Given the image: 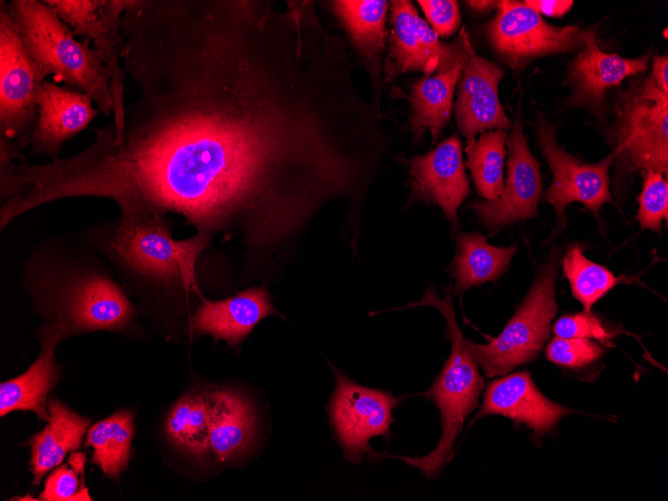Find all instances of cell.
I'll list each match as a JSON object with an SVG mask.
<instances>
[{
	"label": "cell",
	"instance_id": "obj_16",
	"mask_svg": "<svg viewBox=\"0 0 668 501\" xmlns=\"http://www.w3.org/2000/svg\"><path fill=\"white\" fill-rule=\"evenodd\" d=\"M92 103L84 92L45 80L37 98L38 116L29 143L32 152L58 159L63 144L98 115Z\"/></svg>",
	"mask_w": 668,
	"mask_h": 501
},
{
	"label": "cell",
	"instance_id": "obj_26",
	"mask_svg": "<svg viewBox=\"0 0 668 501\" xmlns=\"http://www.w3.org/2000/svg\"><path fill=\"white\" fill-rule=\"evenodd\" d=\"M211 424L210 392L191 393L180 397L172 406L165 421V432L174 447L200 457L210 451Z\"/></svg>",
	"mask_w": 668,
	"mask_h": 501
},
{
	"label": "cell",
	"instance_id": "obj_10",
	"mask_svg": "<svg viewBox=\"0 0 668 501\" xmlns=\"http://www.w3.org/2000/svg\"><path fill=\"white\" fill-rule=\"evenodd\" d=\"M46 2L72 29L75 36H82L93 42V49L110 79L114 109L112 122L108 125L114 131H120L125 114L122 17L132 0H47Z\"/></svg>",
	"mask_w": 668,
	"mask_h": 501
},
{
	"label": "cell",
	"instance_id": "obj_33",
	"mask_svg": "<svg viewBox=\"0 0 668 501\" xmlns=\"http://www.w3.org/2000/svg\"><path fill=\"white\" fill-rule=\"evenodd\" d=\"M553 332L561 338L596 339L606 347L612 346L614 335L591 311L561 316L553 325Z\"/></svg>",
	"mask_w": 668,
	"mask_h": 501
},
{
	"label": "cell",
	"instance_id": "obj_28",
	"mask_svg": "<svg viewBox=\"0 0 668 501\" xmlns=\"http://www.w3.org/2000/svg\"><path fill=\"white\" fill-rule=\"evenodd\" d=\"M507 131L482 132L478 139L467 140L466 166L470 170L477 192L485 200L496 199L504 184V158Z\"/></svg>",
	"mask_w": 668,
	"mask_h": 501
},
{
	"label": "cell",
	"instance_id": "obj_2",
	"mask_svg": "<svg viewBox=\"0 0 668 501\" xmlns=\"http://www.w3.org/2000/svg\"><path fill=\"white\" fill-rule=\"evenodd\" d=\"M422 305L434 307L443 315L451 342L449 358L427 392L440 411L442 435L430 453L422 457L397 458L419 469L425 477L433 478L447 463L466 418L477 408L484 380L456 320L450 289L440 297L430 285L422 299L408 304L407 308Z\"/></svg>",
	"mask_w": 668,
	"mask_h": 501
},
{
	"label": "cell",
	"instance_id": "obj_1",
	"mask_svg": "<svg viewBox=\"0 0 668 501\" xmlns=\"http://www.w3.org/2000/svg\"><path fill=\"white\" fill-rule=\"evenodd\" d=\"M42 77L91 96L105 116L113 113L110 79L89 40L78 41L72 29L46 2L1 1Z\"/></svg>",
	"mask_w": 668,
	"mask_h": 501
},
{
	"label": "cell",
	"instance_id": "obj_38",
	"mask_svg": "<svg viewBox=\"0 0 668 501\" xmlns=\"http://www.w3.org/2000/svg\"><path fill=\"white\" fill-rule=\"evenodd\" d=\"M6 161L8 162V161H12V160H2V161H0V165L4 164ZM4 200L5 199H3L1 197V202H3ZM0 225H1V229H3L7 225V223H4L3 220L1 219V215H0Z\"/></svg>",
	"mask_w": 668,
	"mask_h": 501
},
{
	"label": "cell",
	"instance_id": "obj_21",
	"mask_svg": "<svg viewBox=\"0 0 668 501\" xmlns=\"http://www.w3.org/2000/svg\"><path fill=\"white\" fill-rule=\"evenodd\" d=\"M41 334L42 348L34 363L21 375L0 385L1 417L13 411H32L41 420L49 419L47 395L60 376L54 349L67 335L53 324Z\"/></svg>",
	"mask_w": 668,
	"mask_h": 501
},
{
	"label": "cell",
	"instance_id": "obj_8",
	"mask_svg": "<svg viewBox=\"0 0 668 501\" xmlns=\"http://www.w3.org/2000/svg\"><path fill=\"white\" fill-rule=\"evenodd\" d=\"M389 9L391 32L383 63L384 82L410 71L429 76L441 67L468 61L470 40L464 28L453 42L444 43L411 1L392 0Z\"/></svg>",
	"mask_w": 668,
	"mask_h": 501
},
{
	"label": "cell",
	"instance_id": "obj_31",
	"mask_svg": "<svg viewBox=\"0 0 668 501\" xmlns=\"http://www.w3.org/2000/svg\"><path fill=\"white\" fill-rule=\"evenodd\" d=\"M85 458L82 454L72 455V465L57 467L46 479L44 490L40 495L41 500L64 501V500H91L87 488L79 480L83 474Z\"/></svg>",
	"mask_w": 668,
	"mask_h": 501
},
{
	"label": "cell",
	"instance_id": "obj_7",
	"mask_svg": "<svg viewBox=\"0 0 668 501\" xmlns=\"http://www.w3.org/2000/svg\"><path fill=\"white\" fill-rule=\"evenodd\" d=\"M485 33L502 60L519 71L533 59L579 51L596 34V27L555 26L525 2L503 0L486 24Z\"/></svg>",
	"mask_w": 668,
	"mask_h": 501
},
{
	"label": "cell",
	"instance_id": "obj_9",
	"mask_svg": "<svg viewBox=\"0 0 668 501\" xmlns=\"http://www.w3.org/2000/svg\"><path fill=\"white\" fill-rule=\"evenodd\" d=\"M556 128L557 125L549 123L542 115H538L534 123L539 148L553 175L552 183L544 193L557 217L550 239L564 228L566 207L572 202L583 204L595 214L603 204H614L609 189V169L614 161L613 154L593 164L582 163L558 144Z\"/></svg>",
	"mask_w": 668,
	"mask_h": 501
},
{
	"label": "cell",
	"instance_id": "obj_11",
	"mask_svg": "<svg viewBox=\"0 0 668 501\" xmlns=\"http://www.w3.org/2000/svg\"><path fill=\"white\" fill-rule=\"evenodd\" d=\"M331 367L335 374V389L329 413L346 458L358 463L367 455L371 458L381 455L370 448V439L389 437L392 410L401 399L386 391L362 386Z\"/></svg>",
	"mask_w": 668,
	"mask_h": 501
},
{
	"label": "cell",
	"instance_id": "obj_12",
	"mask_svg": "<svg viewBox=\"0 0 668 501\" xmlns=\"http://www.w3.org/2000/svg\"><path fill=\"white\" fill-rule=\"evenodd\" d=\"M70 275V274H69ZM56 295V318L52 324L68 335L124 330L135 310L121 287L108 276L94 271L67 276Z\"/></svg>",
	"mask_w": 668,
	"mask_h": 501
},
{
	"label": "cell",
	"instance_id": "obj_23",
	"mask_svg": "<svg viewBox=\"0 0 668 501\" xmlns=\"http://www.w3.org/2000/svg\"><path fill=\"white\" fill-rule=\"evenodd\" d=\"M466 64L441 67L413 84L409 96V127L414 142L421 141L426 131L433 144L439 139L449 123L454 89Z\"/></svg>",
	"mask_w": 668,
	"mask_h": 501
},
{
	"label": "cell",
	"instance_id": "obj_25",
	"mask_svg": "<svg viewBox=\"0 0 668 501\" xmlns=\"http://www.w3.org/2000/svg\"><path fill=\"white\" fill-rule=\"evenodd\" d=\"M456 242V255L452 264L455 294H461L476 285L497 281L508 269L517 251V244L496 247L487 242L486 236L477 232L459 233Z\"/></svg>",
	"mask_w": 668,
	"mask_h": 501
},
{
	"label": "cell",
	"instance_id": "obj_32",
	"mask_svg": "<svg viewBox=\"0 0 668 501\" xmlns=\"http://www.w3.org/2000/svg\"><path fill=\"white\" fill-rule=\"evenodd\" d=\"M603 354V349L590 339L561 338L552 339L546 348V357L551 362L579 368L592 363Z\"/></svg>",
	"mask_w": 668,
	"mask_h": 501
},
{
	"label": "cell",
	"instance_id": "obj_35",
	"mask_svg": "<svg viewBox=\"0 0 668 501\" xmlns=\"http://www.w3.org/2000/svg\"><path fill=\"white\" fill-rule=\"evenodd\" d=\"M524 2L537 13L556 18L566 14L574 4L571 0H526Z\"/></svg>",
	"mask_w": 668,
	"mask_h": 501
},
{
	"label": "cell",
	"instance_id": "obj_14",
	"mask_svg": "<svg viewBox=\"0 0 668 501\" xmlns=\"http://www.w3.org/2000/svg\"><path fill=\"white\" fill-rule=\"evenodd\" d=\"M410 195L408 203L423 201L439 206L454 231L458 209L470 194L465 173L462 142L456 133L423 155L407 160Z\"/></svg>",
	"mask_w": 668,
	"mask_h": 501
},
{
	"label": "cell",
	"instance_id": "obj_3",
	"mask_svg": "<svg viewBox=\"0 0 668 501\" xmlns=\"http://www.w3.org/2000/svg\"><path fill=\"white\" fill-rule=\"evenodd\" d=\"M616 174L636 170L668 171V94L651 73L634 78L617 93L614 118L607 131Z\"/></svg>",
	"mask_w": 668,
	"mask_h": 501
},
{
	"label": "cell",
	"instance_id": "obj_30",
	"mask_svg": "<svg viewBox=\"0 0 668 501\" xmlns=\"http://www.w3.org/2000/svg\"><path fill=\"white\" fill-rule=\"evenodd\" d=\"M643 189L638 197L637 221L642 229L659 232L668 218V182L662 173L646 170Z\"/></svg>",
	"mask_w": 668,
	"mask_h": 501
},
{
	"label": "cell",
	"instance_id": "obj_17",
	"mask_svg": "<svg viewBox=\"0 0 668 501\" xmlns=\"http://www.w3.org/2000/svg\"><path fill=\"white\" fill-rule=\"evenodd\" d=\"M327 6L343 28L364 66L371 85L372 101L381 106L384 85L383 55L386 45L387 0H332Z\"/></svg>",
	"mask_w": 668,
	"mask_h": 501
},
{
	"label": "cell",
	"instance_id": "obj_5",
	"mask_svg": "<svg viewBox=\"0 0 668 501\" xmlns=\"http://www.w3.org/2000/svg\"><path fill=\"white\" fill-rule=\"evenodd\" d=\"M559 259L560 250L554 247L523 302L497 337L487 344L465 339L472 358L487 377L506 375L539 355L557 313Z\"/></svg>",
	"mask_w": 668,
	"mask_h": 501
},
{
	"label": "cell",
	"instance_id": "obj_6",
	"mask_svg": "<svg viewBox=\"0 0 668 501\" xmlns=\"http://www.w3.org/2000/svg\"><path fill=\"white\" fill-rule=\"evenodd\" d=\"M45 79L0 4V155L16 160L29 145Z\"/></svg>",
	"mask_w": 668,
	"mask_h": 501
},
{
	"label": "cell",
	"instance_id": "obj_22",
	"mask_svg": "<svg viewBox=\"0 0 668 501\" xmlns=\"http://www.w3.org/2000/svg\"><path fill=\"white\" fill-rule=\"evenodd\" d=\"M210 397V452L221 463L234 462L245 456L253 446L254 409L251 402L238 391L216 389L210 391Z\"/></svg>",
	"mask_w": 668,
	"mask_h": 501
},
{
	"label": "cell",
	"instance_id": "obj_18",
	"mask_svg": "<svg viewBox=\"0 0 668 501\" xmlns=\"http://www.w3.org/2000/svg\"><path fill=\"white\" fill-rule=\"evenodd\" d=\"M569 413L572 410L547 399L530 374L523 371L491 381L474 419L490 414L502 415L525 424L537 434H543L550 432Z\"/></svg>",
	"mask_w": 668,
	"mask_h": 501
},
{
	"label": "cell",
	"instance_id": "obj_20",
	"mask_svg": "<svg viewBox=\"0 0 668 501\" xmlns=\"http://www.w3.org/2000/svg\"><path fill=\"white\" fill-rule=\"evenodd\" d=\"M277 314L267 290L255 287L222 300L201 298L190 320L191 330L229 345L242 342L264 318Z\"/></svg>",
	"mask_w": 668,
	"mask_h": 501
},
{
	"label": "cell",
	"instance_id": "obj_4",
	"mask_svg": "<svg viewBox=\"0 0 668 501\" xmlns=\"http://www.w3.org/2000/svg\"><path fill=\"white\" fill-rule=\"evenodd\" d=\"M211 237L197 232L191 238L175 240L166 216L122 212L109 251L133 272L166 283L179 281L185 291L202 297L195 280V263Z\"/></svg>",
	"mask_w": 668,
	"mask_h": 501
},
{
	"label": "cell",
	"instance_id": "obj_19",
	"mask_svg": "<svg viewBox=\"0 0 668 501\" xmlns=\"http://www.w3.org/2000/svg\"><path fill=\"white\" fill-rule=\"evenodd\" d=\"M650 55L624 58L606 53L597 46L595 34L590 36L568 64L566 80L572 91L570 102L599 108L609 88L648 69Z\"/></svg>",
	"mask_w": 668,
	"mask_h": 501
},
{
	"label": "cell",
	"instance_id": "obj_34",
	"mask_svg": "<svg viewBox=\"0 0 668 501\" xmlns=\"http://www.w3.org/2000/svg\"><path fill=\"white\" fill-rule=\"evenodd\" d=\"M431 28L438 37H449L459 27L461 14L455 0H418Z\"/></svg>",
	"mask_w": 668,
	"mask_h": 501
},
{
	"label": "cell",
	"instance_id": "obj_27",
	"mask_svg": "<svg viewBox=\"0 0 668 501\" xmlns=\"http://www.w3.org/2000/svg\"><path fill=\"white\" fill-rule=\"evenodd\" d=\"M134 426L132 412L119 410L87 432L86 445L93 449L92 462L110 478H117L128 466Z\"/></svg>",
	"mask_w": 668,
	"mask_h": 501
},
{
	"label": "cell",
	"instance_id": "obj_15",
	"mask_svg": "<svg viewBox=\"0 0 668 501\" xmlns=\"http://www.w3.org/2000/svg\"><path fill=\"white\" fill-rule=\"evenodd\" d=\"M468 51V62L458 82L454 104L458 131L468 140L485 131H508L512 121L505 114L498 97V85L504 70L477 55L471 43Z\"/></svg>",
	"mask_w": 668,
	"mask_h": 501
},
{
	"label": "cell",
	"instance_id": "obj_13",
	"mask_svg": "<svg viewBox=\"0 0 668 501\" xmlns=\"http://www.w3.org/2000/svg\"><path fill=\"white\" fill-rule=\"evenodd\" d=\"M506 144L507 176L500 195L470 204L479 221L491 231L534 218L543 190L540 163L529 149L520 116H516Z\"/></svg>",
	"mask_w": 668,
	"mask_h": 501
},
{
	"label": "cell",
	"instance_id": "obj_37",
	"mask_svg": "<svg viewBox=\"0 0 668 501\" xmlns=\"http://www.w3.org/2000/svg\"><path fill=\"white\" fill-rule=\"evenodd\" d=\"M465 3L471 7L472 9L479 11V12H487L491 11L494 8L498 7L499 1H465Z\"/></svg>",
	"mask_w": 668,
	"mask_h": 501
},
{
	"label": "cell",
	"instance_id": "obj_24",
	"mask_svg": "<svg viewBox=\"0 0 668 501\" xmlns=\"http://www.w3.org/2000/svg\"><path fill=\"white\" fill-rule=\"evenodd\" d=\"M47 408V425L30 440V463L35 484H38L48 471L57 467L68 453L80 448L90 423L88 418L76 413L55 397L49 398Z\"/></svg>",
	"mask_w": 668,
	"mask_h": 501
},
{
	"label": "cell",
	"instance_id": "obj_29",
	"mask_svg": "<svg viewBox=\"0 0 668 501\" xmlns=\"http://www.w3.org/2000/svg\"><path fill=\"white\" fill-rule=\"evenodd\" d=\"M562 266L572 294L583 305L584 311H591L593 304L613 287L627 281L625 277H617L605 266L585 257L579 244L568 249Z\"/></svg>",
	"mask_w": 668,
	"mask_h": 501
},
{
	"label": "cell",
	"instance_id": "obj_36",
	"mask_svg": "<svg viewBox=\"0 0 668 501\" xmlns=\"http://www.w3.org/2000/svg\"><path fill=\"white\" fill-rule=\"evenodd\" d=\"M651 75L659 89L668 94V58L666 55H655L652 58Z\"/></svg>",
	"mask_w": 668,
	"mask_h": 501
}]
</instances>
